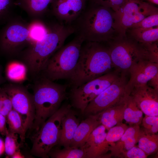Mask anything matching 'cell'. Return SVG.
Returning a JSON list of instances; mask_svg holds the SVG:
<instances>
[{"instance_id": "1", "label": "cell", "mask_w": 158, "mask_h": 158, "mask_svg": "<svg viewBox=\"0 0 158 158\" xmlns=\"http://www.w3.org/2000/svg\"><path fill=\"white\" fill-rule=\"evenodd\" d=\"M75 32L73 25L56 23L48 27L47 32L43 38L25 48L19 56L30 75L35 78L40 76L51 57Z\"/></svg>"}, {"instance_id": "2", "label": "cell", "mask_w": 158, "mask_h": 158, "mask_svg": "<svg viewBox=\"0 0 158 158\" xmlns=\"http://www.w3.org/2000/svg\"><path fill=\"white\" fill-rule=\"evenodd\" d=\"M75 21V32L84 41L108 42L118 33L115 26L114 12L108 7L90 3Z\"/></svg>"}, {"instance_id": "3", "label": "cell", "mask_w": 158, "mask_h": 158, "mask_svg": "<svg viewBox=\"0 0 158 158\" xmlns=\"http://www.w3.org/2000/svg\"><path fill=\"white\" fill-rule=\"evenodd\" d=\"M108 43L113 67L121 74L126 75L131 67L140 61L158 63V42L141 43L126 34H118Z\"/></svg>"}, {"instance_id": "4", "label": "cell", "mask_w": 158, "mask_h": 158, "mask_svg": "<svg viewBox=\"0 0 158 158\" xmlns=\"http://www.w3.org/2000/svg\"><path fill=\"white\" fill-rule=\"evenodd\" d=\"M101 43L86 42L82 46L78 61L69 79L73 87L110 72L113 66L109 49Z\"/></svg>"}, {"instance_id": "5", "label": "cell", "mask_w": 158, "mask_h": 158, "mask_svg": "<svg viewBox=\"0 0 158 158\" xmlns=\"http://www.w3.org/2000/svg\"><path fill=\"white\" fill-rule=\"evenodd\" d=\"M36 78L32 95L35 115L32 128L35 131L59 109L67 87L41 76Z\"/></svg>"}, {"instance_id": "6", "label": "cell", "mask_w": 158, "mask_h": 158, "mask_svg": "<svg viewBox=\"0 0 158 158\" xmlns=\"http://www.w3.org/2000/svg\"><path fill=\"white\" fill-rule=\"evenodd\" d=\"M84 40L77 35L56 52L48 61L40 75L52 81L70 79L78 61Z\"/></svg>"}, {"instance_id": "7", "label": "cell", "mask_w": 158, "mask_h": 158, "mask_svg": "<svg viewBox=\"0 0 158 158\" xmlns=\"http://www.w3.org/2000/svg\"><path fill=\"white\" fill-rule=\"evenodd\" d=\"M70 107L69 105H66L59 108L35 132L32 138L31 152L32 155L46 158L50 151L58 144L62 120Z\"/></svg>"}, {"instance_id": "8", "label": "cell", "mask_w": 158, "mask_h": 158, "mask_svg": "<svg viewBox=\"0 0 158 158\" xmlns=\"http://www.w3.org/2000/svg\"><path fill=\"white\" fill-rule=\"evenodd\" d=\"M30 23L12 17L0 30V52L9 57L19 56L30 43Z\"/></svg>"}, {"instance_id": "9", "label": "cell", "mask_w": 158, "mask_h": 158, "mask_svg": "<svg viewBox=\"0 0 158 158\" xmlns=\"http://www.w3.org/2000/svg\"><path fill=\"white\" fill-rule=\"evenodd\" d=\"M116 70L109 72L89 81L71 91L72 105L84 114L89 103L111 85L120 76Z\"/></svg>"}, {"instance_id": "10", "label": "cell", "mask_w": 158, "mask_h": 158, "mask_svg": "<svg viewBox=\"0 0 158 158\" xmlns=\"http://www.w3.org/2000/svg\"><path fill=\"white\" fill-rule=\"evenodd\" d=\"M158 13L152 4L140 0H128L114 12L115 26L118 34H126L127 30L146 17Z\"/></svg>"}, {"instance_id": "11", "label": "cell", "mask_w": 158, "mask_h": 158, "mask_svg": "<svg viewBox=\"0 0 158 158\" xmlns=\"http://www.w3.org/2000/svg\"><path fill=\"white\" fill-rule=\"evenodd\" d=\"M126 75L121 74L111 85L88 104L84 114L88 116L97 114L125 100L130 95L126 90L128 81Z\"/></svg>"}, {"instance_id": "12", "label": "cell", "mask_w": 158, "mask_h": 158, "mask_svg": "<svg viewBox=\"0 0 158 158\" xmlns=\"http://www.w3.org/2000/svg\"><path fill=\"white\" fill-rule=\"evenodd\" d=\"M9 96L13 109L21 116L26 132L32 127L35 110L32 95L19 84L10 83L3 87Z\"/></svg>"}, {"instance_id": "13", "label": "cell", "mask_w": 158, "mask_h": 158, "mask_svg": "<svg viewBox=\"0 0 158 158\" xmlns=\"http://www.w3.org/2000/svg\"><path fill=\"white\" fill-rule=\"evenodd\" d=\"M86 0H52L53 15L61 23L70 24L79 16L86 8Z\"/></svg>"}, {"instance_id": "14", "label": "cell", "mask_w": 158, "mask_h": 158, "mask_svg": "<svg viewBox=\"0 0 158 158\" xmlns=\"http://www.w3.org/2000/svg\"><path fill=\"white\" fill-rule=\"evenodd\" d=\"M129 72L130 77L126 84V90L130 95L134 87L147 84L158 73V63L147 60L140 61L131 67Z\"/></svg>"}, {"instance_id": "15", "label": "cell", "mask_w": 158, "mask_h": 158, "mask_svg": "<svg viewBox=\"0 0 158 158\" xmlns=\"http://www.w3.org/2000/svg\"><path fill=\"white\" fill-rule=\"evenodd\" d=\"M130 95L145 115L158 116V91L147 84L134 87Z\"/></svg>"}, {"instance_id": "16", "label": "cell", "mask_w": 158, "mask_h": 158, "mask_svg": "<svg viewBox=\"0 0 158 158\" xmlns=\"http://www.w3.org/2000/svg\"><path fill=\"white\" fill-rule=\"evenodd\" d=\"M107 130L103 125L100 124L93 130L84 145L80 147L85 151L86 158H109L110 146L105 139Z\"/></svg>"}, {"instance_id": "17", "label": "cell", "mask_w": 158, "mask_h": 158, "mask_svg": "<svg viewBox=\"0 0 158 158\" xmlns=\"http://www.w3.org/2000/svg\"><path fill=\"white\" fill-rule=\"evenodd\" d=\"M145 133L139 125H134L128 127L120 139L110 147L109 157H119L123 152L135 146L141 136Z\"/></svg>"}, {"instance_id": "18", "label": "cell", "mask_w": 158, "mask_h": 158, "mask_svg": "<svg viewBox=\"0 0 158 158\" xmlns=\"http://www.w3.org/2000/svg\"><path fill=\"white\" fill-rule=\"evenodd\" d=\"M100 124L97 115L88 116V117L79 123L77 126L70 146L81 147L92 132Z\"/></svg>"}, {"instance_id": "19", "label": "cell", "mask_w": 158, "mask_h": 158, "mask_svg": "<svg viewBox=\"0 0 158 158\" xmlns=\"http://www.w3.org/2000/svg\"><path fill=\"white\" fill-rule=\"evenodd\" d=\"M127 97L123 101L96 114L100 124L103 125L108 130L122 123Z\"/></svg>"}, {"instance_id": "20", "label": "cell", "mask_w": 158, "mask_h": 158, "mask_svg": "<svg viewBox=\"0 0 158 158\" xmlns=\"http://www.w3.org/2000/svg\"><path fill=\"white\" fill-rule=\"evenodd\" d=\"M79 123L76 114L70 109L62 120L58 144L64 147L70 146L76 129Z\"/></svg>"}, {"instance_id": "21", "label": "cell", "mask_w": 158, "mask_h": 158, "mask_svg": "<svg viewBox=\"0 0 158 158\" xmlns=\"http://www.w3.org/2000/svg\"><path fill=\"white\" fill-rule=\"evenodd\" d=\"M52 0H15V4L34 19L46 13Z\"/></svg>"}, {"instance_id": "22", "label": "cell", "mask_w": 158, "mask_h": 158, "mask_svg": "<svg viewBox=\"0 0 158 158\" xmlns=\"http://www.w3.org/2000/svg\"><path fill=\"white\" fill-rule=\"evenodd\" d=\"M28 69L26 65L22 61L14 60L10 62L6 69L7 79L15 83L22 82L27 78Z\"/></svg>"}, {"instance_id": "23", "label": "cell", "mask_w": 158, "mask_h": 158, "mask_svg": "<svg viewBox=\"0 0 158 158\" xmlns=\"http://www.w3.org/2000/svg\"><path fill=\"white\" fill-rule=\"evenodd\" d=\"M127 31L129 32V36L140 43L150 44L158 42V26L146 28H130L128 29Z\"/></svg>"}, {"instance_id": "24", "label": "cell", "mask_w": 158, "mask_h": 158, "mask_svg": "<svg viewBox=\"0 0 158 158\" xmlns=\"http://www.w3.org/2000/svg\"><path fill=\"white\" fill-rule=\"evenodd\" d=\"M143 112L130 95L127 97L123 114V119L130 126L141 123Z\"/></svg>"}, {"instance_id": "25", "label": "cell", "mask_w": 158, "mask_h": 158, "mask_svg": "<svg viewBox=\"0 0 158 158\" xmlns=\"http://www.w3.org/2000/svg\"><path fill=\"white\" fill-rule=\"evenodd\" d=\"M8 130L11 132L18 134L19 135L20 143L25 142L26 131L24 123L20 115L13 109L6 117Z\"/></svg>"}, {"instance_id": "26", "label": "cell", "mask_w": 158, "mask_h": 158, "mask_svg": "<svg viewBox=\"0 0 158 158\" xmlns=\"http://www.w3.org/2000/svg\"><path fill=\"white\" fill-rule=\"evenodd\" d=\"M48 155L53 158H86L85 150L81 147L69 146L62 149H53Z\"/></svg>"}, {"instance_id": "27", "label": "cell", "mask_w": 158, "mask_h": 158, "mask_svg": "<svg viewBox=\"0 0 158 158\" xmlns=\"http://www.w3.org/2000/svg\"><path fill=\"white\" fill-rule=\"evenodd\" d=\"M138 147L147 155L158 151V134L145 133L140 138L138 142Z\"/></svg>"}, {"instance_id": "28", "label": "cell", "mask_w": 158, "mask_h": 158, "mask_svg": "<svg viewBox=\"0 0 158 158\" xmlns=\"http://www.w3.org/2000/svg\"><path fill=\"white\" fill-rule=\"evenodd\" d=\"M48 29V27L41 21L34 19L30 23V44L43 38L47 32Z\"/></svg>"}, {"instance_id": "29", "label": "cell", "mask_w": 158, "mask_h": 158, "mask_svg": "<svg viewBox=\"0 0 158 158\" xmlns=\"http://www.w3.org/2000/svg\"><path fill=\"white\" fill-rule=\"evenodd\" d=\"M5 136V152L7 157H10L16 151L20 149L22 145L18 142V135L11 132L8 129Z\"/></svg>"}, {"instance_id": "30", "label": "cell", "mask_w": 158, "mask_h": 158, "mask_svg": "<svg viewBox=\"0 0 158 158\" xmlns=\"http://www.w3.org/2000/svg\"><path fill=\"white\" fill-rule=\"evenodd\" d=\"M128 127L127 125L122 123L108 130L105 139L110 146L120 139Z\"/></svg>"}, {"instance_id": "31", "label": "cell", "mask_w": 158, "mask_h": 158, "mask_svg": "<svg viewBox=\"0 0 158 158\" xmlns=\"http://www.w3.org/2000/svg\"><path fill=\"white\" fill-rule=\"evenodd\" d=\"M15 0H0V25L5 24L13 17L12 15L16 5Z\"/></svg>"}, {"instance_id": "32", "label": "cell", "mask_w": 158, "mask_h": 158, "mask_svg": "<svg viewBox=\"0 0 158 158\" xmlns=\"http://www.w3.org/2000/svg\"><path fill=\"white\" fill-rule=\"evenodd\" d=\"M143 130L145 133L156 134L158 131V116L145 115L142 123Z\"/></svg>"}, {"instance_id": "33", "label": "cell", "mask_w": 158, "mask_h": 158, "mask_svg": "<svg viewBox=\"0 0 158 158\" xmlns=\"http://www.w3.org/2000/svg\"><path fill=\"white\" fill-rule=\"evenodd\" d=\"M12 109L9 96L3 87H0V113L6 117Z\"/></svg>"}, {"instance_id": "34", "label": "cell", "mask_w": 158, "mask_h": 158, "mask_svg": "<svg viewBox=\"0 0 158 158\" xmlns=\"http://www.w3.org/2000/svg\"><path fill=\"white\" fill-rule=\"evenodd\" d=\"M158 26V13L148 16L140 22L135 23L129 29L146 28Z\"/></svg>"}, {"instance_id": "35", "label": "cell", "mask_w": 158, "mask_h": 158, "mask_svg": "<svg viewBox=\"0 0 158 158\" xmlns=\"http://www.w3.org/2000/svg\"><path fill=\"white\" fill-rule=\"evenodd\" d=\"M90 3L109 7L117 11L128 0H89Z\"/></svg>"}, {"instance_id": "36", "label": "cell", "mask_w": 158, "mask_h": 158, "mask_svg": "<svg viewBox=\"0 0 158 158\" xmlns=\"http://www.w3.org/2000/svg\"><path fill=\"white\" fill-rule=\"evenodd\" d=\"M147 155L141 149L135 145L130 150L123 152L119 157L125 158H146Z\"/></svg>"}, {"instance_id": "37", "label": "cell", "mask_w": 158, "mask_h": 158, "mask_svg": "<svg viewBox=\"0 0 158 158\" xmlns=\"http://www.w3.org/2000/svg\"><path fill=\"white\" fill-rule=\"evenodd\" d=\"M6 117L0 113V134L5 136L8 129L6 127Z\"/></svg>"}, {"instance_id": "38", "label": "cell", "mask_w": 158, "mask_h": 158, "mask_svg": "<svg viewBox=\"0 0 158 158\" xmlns=\"http://www.w3.org/2000/svg\"><path fill=\"white\" fill-rule=\"evenodd\" d=\"M150 86L158 91V73L151 79L148 82Z\"/></svg>"}, {"instance_id": "39", "label": "cell", "mask_w": 158, "mask_h": 158, "mask_svg": "<svg viewBox=\"0 0 158 158\" xmlns=\"http://www.w3.org/2000/svg\"><path fill=\"white\" fill-rule=\"evenodd\" d=\"M13 158H23L25 156L20 152V149L16 151L11 157Z\"/></svg>"}, {"instance_id": "40", "label": "cell", "mask_w": 158, "mask_h": 158, "mask_svg": "<svg viewBox=\"0 0 158 158\" xmlns=\"http://www.w3.org/2000/svg\"><path fill=\"white\" fill-rule=\"evenodd\" d=\"M5 152L4 142L0 138V156Z\"/></svg>"}, {"instance_id": "41", "label": "cell", "mask_w": 158, "mask_h": 158, "mask_svg": "<svg viewBox=\"0 0 158 158\" xmlns=\"http://www.w3.org/2000/svg\"><path fill=\"white\" fill-rule=\"evenodd\" d=\"M147 1V2L152 4H154L156 5L158 4V0H146Z\"/></svg>"}, {"instance_id": "42", "label": "cell", "mask_w": 158, "mask_h": 158, "mask_svg": "<svg viewBox=\"0 0 158 158\" xmlns=\"http://www.w3.org/2000/svg\"><path fill=\"white\" fill-rule=\"evenodd\" d=\"M1 70L0 68V84L1 83Z\"/></svg>"}]
</instances>
